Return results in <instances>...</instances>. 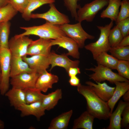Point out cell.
<instances>
[{"instance_id":"obj_37","label":"cell","mask_w":129,"mask_h":129,"mask_svg":"<svg viewBox=\"0 0 129 129\" xmlns=\"http://www.w3.org/2000/svg\"><path fill=\"white\" fill-rule=\"evenodd\" d=\"M116 24L124 37L129 35V17L120 21Z\"/></svg>"},{"instance_id":"obj_30","label":"cell","mask_w":129,"mask_h":129,"mask_svg":"<svg viewBox=\"0 0 129 129\" xmlns=\"http://www.w3.org/2000/svg\"><path fill=\"white\" fill-rule=\"evenodd\" d=\"M18 12L10 4L0 8V23L9 21L17 14Z\"/></svg>"},{"instance_id":"obj_44","label":"cell","mask_w":129,"mask_h":129,"mask_svg":"<svg viewBox=\"0 0 129 129\" xmlns=\"http://www.w3.org/2000/svg\"><path fill=\"white\" fill-rule=\"evenodd\" d=\"M4 127V122L0 119V129H3Z\"/></svg>"},{"instance_id":"obj_14","label":"cell","mask_w":129,"mask_h":129,"mask_svg":"<svg viewBox=\"0 0 129 129\" xmlns=\"http://www.w3.org/2000/svg\"><path fill=\"white\" fill-rule=\"evenodd\" d=\"M65 53L61 55L51 52L48 57L51 68L50 70L55 67L58 66L64 68L67 72L70 67H78L80 61L79 60H72L70 59Z\"/></svg>"},{"instance_id":"obj_16","label":"cell","mask_w":129,"mask_h":129,"mask_svg":"<svg viewBox=\"0 0 129 129\" xmlns=\"http://www.w3.org/2000/svg\"><path fill=\"white\" fill-rule=\"evenodd\" d=\"M59 80L58 76L45 71L40 74L36 81L35 88L40 91L45 93L52 85L57 83Z\"/></svg>"},{"instance_id":"obj_15","label":"cell","mask_w":129,"mask_h":129,"mask_svg":"<svg viewBox=\"0 0 129 129\" xmlns=\"http://www.w3.org/2000/svg\"><path fill=\"white\" fill-rule=\"evenodd\" d=\"M96 82L97 84L88 81L86 82V83L90 86L95 93L100 99L108 102L112 96L115 87H111L105 82Z\"/></svg>"},{"instance_id":"obj_46","label":"cell","mask_w":129,"mask_h":129,"mask_svg":"<svg viewBox=\"0 0 129 129\" xmlns=\"http://www.w3.org/2000/svg\"><path fill=\"white\" fill-rule=\"evenodd\" d=\"M80 0H78V1H80Z\"/></svg>"},{"instance_id":"obj_19","label":"cell","mask_w":129,"mask_h":129,"mask_svg":"<svg viewBox=\"0 0 129 129\" xmlns=\"http://www.w3.org/2000/svg\"><path fill=\"white\" fill-rule=\"evenodd\" d=\"M116 85L113 94L107 102L110 109L111 113L112 112L114 107L119 100L127 91L129 90V82L116 81L114 83Z\"/></svg>"},{"instance_id":"obj_39","label":"cell","mask_w":129,"mask_h":129,"mask_svg":"<svg viewBox=\"0 0 129 129\" xmlns=\"http://www.w3.org/2000/svg\"><path fill=\"white\" fill-rule=\"evenodd\" d=\"M67 73L69 76L70 77L76 76L81 73L80 69L78 67H70Z\"/></svg>"},{"instance_id":"obj_28","label":"cell","mask_w":129,"mask_h":129,"mask_svg":"<svg viewBox=\"0 0 129 129\" xmlns=\"http://www.w3.org/2000/svg\"><path fill=\"white\" fill-rule=\"evenodd\" d=\"M23 90L25 93L26 103L27 104L42 102L45 95L35 87L27 88Z\"/></svg>"},{"instance_id":"obj_24","label":"cell","mask_w":129,"mask_h":129,"mask_svg":"<svg viewBox=\"0 0 129 129\" xmlns=\"http://www.w3.org/2000/svg\"><path fill=\"white\" fill-rule=\"evenodd\" d=\"M61 89H58L54 91L45 95L42 101V105L45 110H49L53 108L59 100L62 97Z\"/></svg>"},{"instance_id":"obj_21","label":"cell","mask_w":129,"mask_h":129,"mask_svg":"<svg viewBox=\"0 0 129 129\" xmlns=\"http://www.w3.org/2000/svg\"><path fill=\"white\" fill-rule=\"evenodd\" d=\"M5 95L8 99L11 105L16 109L22 105L26 103L25 93L23 90L12 87Z\"/></svg>"},{"instance_id":"obj_4","label":"cell","mask_w":129,"mask_h":129,"mask_svg":"<svg viewBox=\"0 0 129 129\" xmlns=\"http://www.w3.org/2000/svg\"><path fill=\"white\" fill-rule=\"evenodd\" d=\"M11 56L8 48L0 47V66L1 73L0 92L2 95H5L9 87Z\"/></svg>"},{"instance_id":"obj_35","label":"cell","mask_w":129,"mask_h":129,"mask_svg":"<svg viewBox=\"0 0 129 129\" xmlns=\"http://www.w3.org/2000/svg\"><path fill=\"white\" fill-rule=\"evenodd\" d=\"M78 0H64V4L71 14L72 17L77 20V10L80 5L77 4Z\"/></svg>"},{"instance_id":"obj_20","label":"cell","mask_w":129,"mask_h":129,"mask_svg":"<svg viewBox=\"0 0 129 129\" xmlns=\"http://www.w3.org/2000/svg\"><path fill=\"white\" fill-rule=\"evenodd\" d=\"M129 105V102H119L115 111L111 113L110 117V123L107 129H121V122L122 112L125 108Z\"/></svg>"},{"instance_id":"obj_40","label":"cell","mask_w":129,"mask_h":129,"mask_svg":"<svg viewBox=\"0 0 129 129\" xmlns=\"http://www.w3.org/2000/svg\"><path fill=\"white\" fill-rule=\"evenodd\" d=\"M69 82L71 86H73L77 87L80 84V80L76 76L70 77Z\"/></svg>"},{"instance_id":"obj_5","label":"cell","mask_w":129,"mask_h":129,"mask_svg":"<svg viewBox=\"0 0 129 129\" xmlns=\"http://www.w3.org/2000/svg\"><path fill=\"white\" fill-rule=\"evenodd\" d=\"M86 70L94 72L88 76L90 79L96 82H101L107 81L112 84H114L118 81L129 82V80L113 72L111 69L101 64H97V66H95L94 67L86 68Z\"/></svg>"},{"instance_id":"obj_27","label":"cell","mask_w":129,"mask_h":129,"mask_svg":"<svg viewBox=\"0 0 129 129\" xmlns=\"http://www.w3.org/2000/svg\"><path fill=\"white\" fill-rule=\"evenodd\" d=\"M97 64L106 67L111 69H116L118 60L112 55L103 52L97 57L95 60Z\"/></svg>"},{"instance_id":"obj_10","label":"cell","mask_w":129,"mask_h":129,"mask_svg":"<svg viewBox=\"0 0 129 129\" xmlns=\"http://www.w3.org/2000/svg\"><path fill=\"white\" fill-rule=\"evenodd\" d=\"M33 40L27 36L15 35L9 41L8 47L12 56L22 57L27 55L28 46Z\"/></svg>"},{"instance_id":"obj_31","label":"cell","mask_w":129,"mask_h":129,"mask_svg":"<svg viewBox=\"0 0 129 129\" xmlns=\"http://www.w3.org/2000/svg\"><path fill=\"white\" fill-rule=\"evenodd\" d=\"M123 38L120 30L116 25L111 29L109 34L108 40L110 47H117Z\"/></svg>"},{"instance_id":"obj_34","label":"cell","mask_w":129,"mask_h":129,"mask_svg":"<svg viewBox=\"0 0 129 129\" xmlns=\"http://www.w3.org/2000/svg\"><path fill=\"white\" fill-rule=\"evenodd\" d=\"M120 10L115 21L116 23L129 17V0H122L121 2Z\"/></svg>"},{"instance_id":"obj_11","label":"cell","mask_w":129,"mask_h":129,"mask_svg":"<svg viewBox=\"0 0 129 129\" xmlns=\"http://www.w3.org/2000/svg\"><path fill=\"white\" fill-rule=\"evenodd\" d=\"M22 58L34 72L40 74L47 70L50 65L48 56L34 55L28 57L26 55Z\"/></svg>"},{"instance_id":"obj_9","label":"cell","mask_w":129,"mask_h":129,"mask_svg":"<svg viewBox=\"0 0 129 129\" xmlns=\"http://www.w3.org/2000/svg\"><path fill=\"white\" fill-rule=\"evenodd\" d=\"M40 74L35 72L23 73L11 77L10 83L12 87L22 90L35 87Z\"/></svg>"},{"instance_id":"obj_1","label":"cell","mask_w":129,"mask_h":129,"mask_svg":"<svg viewBox=\"0 0 129 129\" xmlns=\"http://www.w3.org/2000/svg\"><path fill=\"white\" fill-rule=\"evenodd\" d=\"M77 91L85 98L87 102V111L95 118L106 120L109 118L111 113L107 102L99 97L90 86L81 84L77 86Z\"/></svg>"},{"instance_id":"obj_26","label":"cell","mask_w":129,"mask_h":129,"mask_svg":"<svg viewBox=\"0 0 129 129\" xmlns=\"http://www.w3.org/2000/svg\"><path fill=\"white\" fill-rule=\"evenodd\" d=\"M55 0H29L27 6L22 14L23 18L26 21L31 19L32 12L35 10L45 4L54 3Z\"/></svg>"},{"instance_id":"obj_7","label":"cell","mask_w":129,"mask_h":129,"mask_svg":"<svg viewBox=\"0 0 129 129\" xmlns=\"http://www.w3.org/2000/svg\"><path fill=\"white\" fill-rule=\"evenodd\" d=\"M109 2V0H94L82 7L80 6L77 11V21L81 22L85 20L92 22L98 12L107 5Z\"/></svg>"},{"instance_id":"obj_8","label":"cell","mask_w":129,"mask_h":129,"mask_svg":"<svg viewBox=\"0 0 129 129\" xmlns=\"http://www.w3.org/2000/svg\"><path fill=\"white\" fill-rule=\"evenodd\" d=\"M49 9L47 12L42 13H32L31 18L43 19L51 24L59 26L70 22L68 17L59 11L54 3L49 4Z\"/></svg>"},{"instance_id":"obj_2","label":"cell","mask_w":129,"mask_h":129,"mask_svg":"<svg viewBox=\"0 0 129 129\" xmlns=\"http://www.w3.org/2000/svg\"><path fill=\"white\" fill-rule=\"evenodd\" d=\"M20 28L24 32L16 35V37L33 35L41 38L55 39L63 36H67L59 26L47 22L40 25Z\"/></svg>"},{"instance_id":"obj_36","label":"cell","mask_w":129,"mask_h":129,"mask_svg":"<svg viewBox=\"0 0 129 129\" xmlns=\"http://www.w3.org/2000/svg\"><path fill=\"white\" fill-rule=\"evenodd\" d=\"M29 0H9L10 3L18 12L22 14L26 8Z\"/></svg>"},{"instance_id":"obj_29","label":"cell","mask_w":129,"mask_h":129,"mask_svg":"<svg viewBox=\"0 0 129 129\" xmlns=\"http://www.w3.org/2000/svg\"><path fill=\"white\" fill-rule=\"evenodd\" d=\"M11 24L9 21L0 23V47L8 48Z\"/></svg>"},{"instance_id":"obj_43","label":"cell","mask_w":129,"mask_h":129,"mask_svg":"<svg viewBox=\"0 0 129 129\" xmlns=\"http://www.w3.org/2000/svg\"><path fill=\"white\" fill-rule=\"evenodd\" d=\"M9 0H0V8L4 6L9 3Z\"/></svg>"},{"instance_id":"obj_23","label":"cell","mask_w":129,"mask_h":129,"mask_svg":"<svg viewBox=\"0 0 129 129\" xmlns=\"http://www.w3.org/2000/svg\"><path fill=\"white\" fill-rule=\"evenodd\" d=\"M73 111L71 110L54 118L51 121L48 129H64L67 128Z\"/></svg>"},{"instance_id":"obj_6","label":"cell","mask_w":129,"mask_h":129,"mask_svg":"<svg viewBox=\"0 0 129 129\" xmlns=\"http://www.w3.org/2000/svg\"><path fill=\"white\" fill-rule=\"evenodd\" d=\"M81 23H66L59 26L67 36L77 43L79 48H82L85 46V42L86 39L93 40L95 37L86 32L83 28Z\"/></svg>"},{"instance_id":"obj_17","label":"cell","mask_w":129,"mask_h":129,"mask_svg":"<svg viewBox=\"0 0 129 129\" xmlns=\"http://www.w3.org/2000/svg\"><path fill=\"white\" fill-rule=\"evenodd\" d=\"M17 109L20 111L22 116L32 115L38 119H39L45 114V110L42 105L41 101L23 104Z\"/></svg>"},{"instance_id":"obj_3","label":"cell","mask_w":129,"mask_h":129,"mask_svg":"<svg viewBox=\"0 0 129 129\" xmlns=\"http://www.w3.org/2000/svg\"><path fill=\"white\" fill-rule=\"evenodd\" d=\"M113 25V21H111L109 24L104 26H97L100 31L98 39L95 42L85 46L84 47L86 49L91 52L94 59L95 60L98 56L102 52H107L110 49L108 36L109 31Z\"/></svg>"},{"instance_id":"obj_41","label":"cell","mask_w":129,"mask_h":129,"mask_svg":"<svg viewBox=\"0 0 129 129\" xmlns=\"http://www.w3.org/2000/svg\"><path fill=\"white\" fill-rule=\"evenodd\" d=\"M129 46V35L124 37L117 46L125 47Z\"/></svg>"},{"instance_id":"obj_18","label":"cell","mask_w":129,"mask_h":129,"mask_svg":"<svg viewBox=\"0 0 129 129\" xmlns=\"http://www.w3.org/2000/svg\"><path fill=\"white\" fill-rule=\"evenodd\" d=\"M33 72L28 64L23 60L22 57L12 55L11 62L10 78L22 73Z\"/></svg>"},{"instance_id":"obj_13","label":"cell","mask_w":129,"mask_h":129,"mask_svg":"<svg viewBox=\"0 0 129 129\" xmlns=\"http://www.w3.org/2000/svg\"><path fill=\"white\" fill-rule=\"evenodd\" d=\"M51 44L52 46L58 45L59 47L67 50L68 52L66 54L67 56H70L76 59L80 58L78 44L74 40L67 36H63L55 39H51Z\"/></svg>"},{"instance_id":"obj_45","label":"cell","mask_w":129,"mask_h":129,"mask_svg":"<svg viewBox=\"0 0 129 129\" xmlns=\"http://www.w3.org/2000/svg\"><path fill=\"white\" fill-rule=\"evenodd\" d=\"M1 70L0 66V85L1 83Z\"/></svg>"},{"instance_id":"obj_33","label":"cell","mask_w":129,"mask_h":129,"mask_svg":"<svg viewBox=\"0 0 129 129\" xmlns=\"http://www.w3.org/2000/svg\"><path fill=\"white\" fill-rule=\"evenodd\" d=\"M116 69L119 75L129 80V61L118 60Z\"/></svg>"},{"instance_id":"obj_32","label":"cell","mask_w":129,"mask_h":129,"mask_svg":"<svg viewBox=\"0 0 129 129\" xmlns=\"http://www.w3.org/2000/svg\"><path fill=\"white\" fill-rule=\"evenodd\" d=\"M109 51L118 60L129 61V46L111 47Z\"/></svg>"},{"instance_id":"obj_38","label":"cell","mask_w":129,"mask_h":129,"mask_svg":"<svg viewBox=\"0 0 129 129\" xmlns=\"http://www.w3.org/2000/svg\"><path fill=\"white\" fill-rule=\"evenodd\" d=\"M121 116L122 118L121 122V128L129 129V105L126 106L123 110Z\"/></svg>"},{"instance_id":"obj_12","label":"cell","mask_w":129,"mask_h":129,"mask_svg":"<svg viewBox=\"0 0 129 129\" xmlns=\"http://www.w3.org/2000/svg\"><path fill=\"white\" fill-rule=\"evenodd\" d=\"M51 39L40 38L32 41L28 46L27 55H41L48 56L52 46Z\"/></svg>"},{"instance_id":"obj_22","label":"cell","mask_w":129,"mask_h":129,"mask_svg":"<svg viewBox=\"0 0 129 129\" xmlns=\"http://www.w3.org/2000/svg\"><path fill=\"white\" fill-rule=\"evenodd\" d=\"M95 118L87 110L83 113L74 121L73 129H93V124Z\"/></svg>"},{"instance_id":"obj_42","label":"cell","mask_w":129,"mask_h":129,"mask_svg":"<svg viewBox=\"0 0 129 129\" xmlns=\"http://www.w3.org/2000/svg\"><path fill=\"white\" fill-rule=\"evenodd\" d=\"M123 98L124 101L129 102V90L126 92L123 96Z\"/></svg>"},{"instance_id":"obj_25","label":"cell","mask_w":129,"mask_h":129,"mask_svg":"<svg viewBox=\"0 0 129 129\" xmlns=\"http://www.w3.org/2000/svg\"><path fill=\"white\" fill-rule=\"evenodd\" d=\"M121 0H110L106 8L101 13L100 17L107 18L111 21H116L119 12Z\"/></svg>"}]
</instances>
